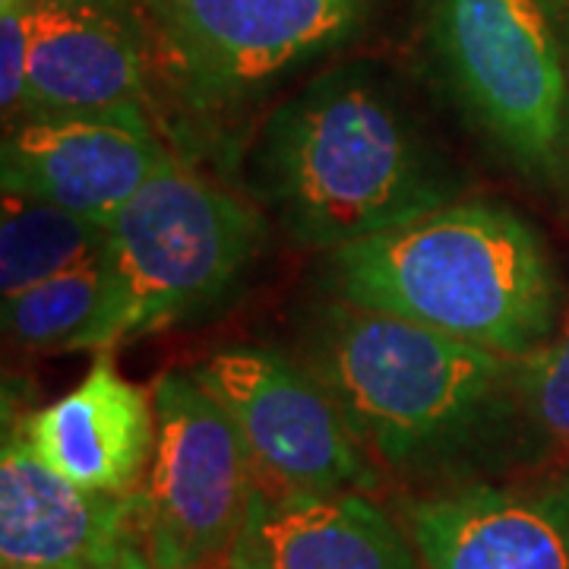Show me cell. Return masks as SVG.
Masks as SVG:
<instances>
[{
    "label": "cell",
    "mask_w": 569,
    "mask_h": 569,
    "mask_svg": "<svg viewBox=\"0 0 569 569\" xmlns=\"http://www.w3.org/2000/svg\"><path fill=\"white\" fill-rule=\"evenodd\" d=\"M295 355L373 466L425 490L485 481L535 437L516 361L430 326L326 298L301 317Z\"/></svg>",
    "instance_id": "obj_1"
},
{
    "label": "cell",
    "mask_w": 569,
    "mask_h": 569,
    "mask_svg": "<svg viewBox=\"0 0 569 569\" xmlns=\"http://www.w3.org/2000/svg\"><path fill=\"white\" fill-rule=\"evenodd\" d=\"M257 193L301 247L339 250L456 203L443 149L367 70H329L279 104L253 156Z\"/></svg>",
    "instance_id": "obj_2"
},
{
    "label": "cell",
    "mask_w": 569,
    "mask_h": 569,
    "mask_svg": "<svg viewBox=\"0 0 569 569\" xmlns=\"http://www.w3.org/2000/svg\"><path fill=\"white\" fill-rule=\"evenodd\" d=\"M329 298L430 326L503 358H526L560 323L557 269L512 209L449 203L326 253Z\"/></svg>",
    "instance_id": "obj_3"
},
{
    "label": "cell",
    "mask_w": 569,
    "mask_h": 569,
    "mask_svg": "<svg viewBox=\"0 0 569 569\" xmlns=\"http://www.w3.org/2000/svg\"><path fill=\"white\" fill-rule=\"evenodd\" d=\"M257 247V212L171 159L108 224L104 266L123 342L216 310L241 284Z\"/></svg>",
    "instance_id": "obj_4"
},
{
    "label": "cell",
    "mask_w": 569,
    "mask_h": 569,
    "mask_svg": "<svg viewBox=\"0 0 569 569\" xmlns=\"http://www.w3.org/2000/svg\"><path fill=\"white\" fill-rule=\"evenodd\" d=\"M156 452L142 478V548L159 569L219 567L244 526L257 475L244 437L190 370L152 383Z\"/></svg>",
    "instance_id": "obj_5"
},
{
    "label": "cell",
    "mask_w": 569,
    "mask_h": 569,
    "mask_svg": "<svg viewBox=\"0 0 569 569\" xmlns=\"http://www.w3.org/2000/svg\"><path fill=\"white\" fill-rule=\"evenodd\" d=\"M433 41L459 102L519 168L557 171L569 102L541 0H437Z\"/></svg>",
    "instance_id": "obj_6"
},
{
    "label": "cell",
    "mask_w": 569,
    "mask_h": 569,
    "mask_svg": "<svg viewBox=\"0 0 569 569\" xmlns=\"http://www.w3.org/2000/svg\"><path fill=\"white\" fill-rule=\"evenodd\" d=\"M190 373L241 430L257 488L272 493L380 488V468L298 355L272 346L224 348Z\"/></svg>",
    "instance_id": "obj_7"
},
{
    "label": "cell",
    "mask_w": 569,
    "mask_h": 569,
    "mask_svg": "<svg viewBox=\"0 0 569 569\" xmlns=\"http://www.w3.org/2000/svg\"><path fill=\"white\" fill-rule=\"evenodd\" d=\"M164 44L203 102L244 99L342 39L358 0H149Z\"/></svg>",
    "instance_id": "obj_8"
},
{
    "label": "cell",
    "mask_w": 569,
    "mask_h": 569,
    "mask_svg": "<svg viewBox=\"0 0 569 569\" xmlns=\"http://www.w3.org/2000/svg\"><path fill=\"white\" fill-rule=\"evenodd\" d=\"M168 162L142 104H123L17 121L0 146V183L3 193L111 224Z\"/></svg>",
    "instance_id": "obj_9"
},
{
    "label": "cell",
    "mask_w": 569,
    "mask_h": 569,
    "mask_svg": "<svg viewBox=\"0 0 569 569\" xmlns=\"http://www.w3.org/2000/svg\"><path fill=\"white\" fill-rule=\"evenodd\" d=\"M399 519L425 569H569V475L421 490Z\"/></svg>",
    "instance_id": "obj_10"
},
{
    "label": "cell",
    "mask_w": 569,
    "mask_h": 569,
    "mask_svg": "<svg viewBox=\"0 0 569 569\" xmlns=\"http://www.w3.org/2000/svg\"><path fill=\"white\" fill-rule=\"evenodd\" d=\"M142 545L137 493L77 488L26 447L20 427L0 452V569H89Z\"/></svg>",
    "instance_id": "obj_11"
},
{
    "label": "cell",
    "mask_w": 569,
    "mask_h": 569,
    "mask_svg": "<svg viewBox=\"0 0 569 569\" xmlns=\"http://www.w3.org/2000/svg\"><path fill=\"white\" fill-rule=\"evenodd\" d=\"M224 569H425L402 519L370 493L257 488Z\"/></svg>",
    "instance_id": "obj_12"
},
{
    "label": "cell",
    "mask_w": 569,
    "mask_h": 569,
    "mask_svg": "<svg viewBox=\"0 0 569 569\" xmlns=\"http://www.w3.org/2000/svg\"><path fill=\"white\" fill-rule=\"evenodd\" d=\"M29 7L26 118L92 114L140 104L146 61L133 26L102 0H39Z\"/></svg>",
    "instance_id": "obj_13"
},
{
    "label": "cell",
    "mask_w": 569,
    "mask_h": 569,
    "mask_svg": "<svg viewBox=\"0 0 569 569\" xmlns=\"http://www.w3.org/2000/svg\"><path fill=\"white\" fill-rule=\"evenodd\" d=\"M26 447L77 488L137 493L156 452L152 392L99 358L58 402L39 408L20 427Z\"/></svg>",
    "instance_id": "obj_14"
},
{
    "label": "cell",
    "mask_w": 569,
    "mask_h": 569,
    "mask_svg": "<svg viewBox=\"0 0 569 569\" xmlns=\"http://www.w3.org/2000/svg\"><path fill=\"white\" fill-rule=\"evenodd\" d=\"M3 332L29 351H86L123 342L121 307L104 253L3 298Z\"/></svg>",
    "instance_id": "obj_15"
},
{
    "label": "cell",
    "mask_w": 569,
    "mask_h": 569,
    "mask_svg": "<svg viewBox=\"0 0 569 569\" xmlns=\"http://www.w3.org/2000/svg\"><path fill=\"white\" fill-rule=\"evenodd\" d=\"M108 247V224L70 209L3 193L0 219V291L13 298L26 288L99 260Z\"/></svg>",
    "instance_id": "obj_16"
},
{
    "label": "cell",
    "mask_w": 569,
    "mask_h": 569,
    "mask_svg": "<svg viewBox=\"0 0 569 569\" xmlns=\"http://www.w3.org/2000/svg\"><path fill=\"white\" fill-rule=\"evenodd\" d=\"M516 380L535 440L569 452V310L548 342L516 361Z\"/></svg>",
    "instance_id": "obj_17"
},
{
    "label": "cell",
    "mask_w": 569,
    "mask_h": 569,
    "mask_svg": "<svg viewBox=\"0 0 569 569\" xmlns=\"http://www.w3.org/2000/svg\"><path fill=\"white\" fill-rule=\"evenodd\" d=\"M29 77V7L26 0H3L0 17V102L7 118L20 114Z\"/></svg>",
    "instance_id": "obj_18"
},
{
    "label": "cell",
    "mask_w": 569,
    "mask_h": 569,
    "mask_svg": "<svg viewBox=\"0 0 569 569\" xmlns=\"http://www.w3.org/2000/svg\"><path fill=\"white\" fill-rule=\"evenodd\" d=\"M89 569H159V567L149 560L146 548L137 545V548H127L123 553H118L114 560H108V563H99V567H89Z\"/></svg>",
    "instance_id": "obj_19"
},
{
    "label": "cell",
    "mask_w": 569,
    "mask_h": 569,
    "mask_svg": "<svg viewBox=\"0 0 569 569\" xmlns=\"http://www.w3.org/2000/svg\"><path fill=\"white\" fill-rule=\"evenodd\" d=\"M557 171H563V174H567V183H569V102H567V111H563L560 146H557Z\"/></svg>",
    "instance_id": "obj_20"
},
{
    "label": "cell",
    "mask_w": 569,
    "mask_h": 569,
    "mask_svg": "<svg viewBox=\"0 0 569 569\" xmlns=\"http://www.w3.org/2000/svg\"><path fill=\"white\" fill-rule=\"evenodd\" d=\"M20 569H41V567H20Z\"/></svg>",
    "instance_id": "obj_21"
},
{
    "label": "cell",
    "mask_w": 569,
    "mask_h": 569,
    "mask_svg": "<svg viewBox=\"0 0 569 569\" xmlns=\"http://www.w3.org/2000/svg\"><path fill=\"white\" fill-rule=\"evenodd\" d=\"M203 569H224V567H203Z\"/></svg>",
    "instance_id": "obj_22"
},
{
    "label": "cell",
    "mask_w": 569,
    "mask_h": 569,
    "mask_svg": "<svg viewBox=\"0 0 569 569\" xmlns=\"http://www.w3.org/2000/svg\"><path fill=\"white\" fill-rule=\"evenodd\" d=\"M26 3H39V0H26Z\"/></svg>",
    "instance_id": "obj_23"
},
{
    "label": "cell",
    "mask_w": 569,
    "mask_h": 569,
    "mask_svg": "<svg viewBox=\"0 0 569 569\" xmlns=\"http://www.w3.org/2000/svg\"><path fill=\"white\" fill-rule=\"evenodd\" d=\"M560 3H567V7H569V0H560Z\"/></svg>",
    "instance_id": "obj_24"
}]
</instances>
